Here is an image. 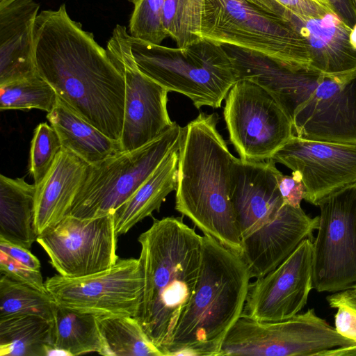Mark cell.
<instances>
[{
    "label": "cell",
    "mask_w": 356,
    "mask_h": 356,
    "mask_svg": "<svg viewBox=\"0 0 356 356\" xmlns=\"http://www.w3.org/2000/svg\"><path fill=\"white\" fill-rule=\"evenodd\" d=\"M33 49L38 73L76 115L110 138H121L125 81L106 49L69 15L65 5L37 16Z\"/></svg>",
    "instance_id": "cell-1"
},
{
    "label": "cell",
    "mask_w": 356,
    "mask_h": 356,
    "mask_svg": "<svg viewBox=\"0 0 356 356\" xmlns=\"http://www.w3.org/2000/svg\"><path fill=\"white\" fill-rule=\"evenodd\" d=\"M138 241L143 289L136 318L164 353L196 286L202 236L171 216L154 219Z\"/></svg>",
    "instance_id": "cell-2"
},
{
    "label": "cell",
    "mask_w": 356,
    "mask_h": 356,
    "mask_svg": "<svg viewBox=\"0 0 356 356\" xmlns=\"http://www.w3.org/2000/svg\"><path fill=\"white\" fill-rule=\"evenodd\" d=\"M219 116L201 112L183 127L175 209L204 234L241 255L242 241L231 201L234 156L217 129Z\"/></svg>",
    "instance_id": "cell-3"
},
{
    "label": "cell",
    "mask_w": 356,
    "mask_h": 356,
    "mask_svg": "<svg viewBox=\"0 0 356 356\" xmlns=\"http://www.w3.org/2000/svg\"><path fill=\"white\" fill-rule=\"evenodd\" d=\"M250 279L240 254L204 234L196 286L165 356H219L225 337L242 315Z\"/></svg>",
    "instance_id": "cell-4"
},
{
    "label": "cell",
    "mask_w": 356,
    "mask_h": 356,
    "mask_svg": "<svg viewBox=\"0 0 356 356\" xmlns=\"http://www.w3.org/2000/svg\"><path fill=\"white\" fill-rule=\"evenodd\" d=\"M139 70L170 92L188 97L197 108L221 106L238 81L234 62L222 44L202 40L186 47H169L130 35Z\"/></svg>",
    "instance_id": "cell-5"
},
{
    "label": "cell",
    "mask_w": 356,
    "mask_h": 356,
    "mask_svg": "<svg viewBox=\"0 0 356 356\" xmlns=\"http://www.w3.org/2000/svg\"><path fill=\"white\" fill-rule=\"evenodd\" d=\"M201 38L312 70L300 34L286 21L250 0H204Z\"/></svg>",
    "instance_id": "cell-6"
},
{
    "label": "cell",
    "mask_w": 356,
    "mask_h": 356,
    "mask_svg": "<svg viewBox=\"0 0 356 356\" xmlns=\"http://www.w3.org/2000/svg\"><path fill=\"white\" fill-rule=\"evenodd\" d=\"M183 127L176 122L145 145L88 164L67 216L92 219L113 213L152 175L164 158L179 147Z\"/></svg>",
    "instance_id": "cell-7"
},
{
    "label": "cell",
    "mask_w": 356,
    "mask_h": 356,
    "mask_svg": "<svg viewBox=\"0 0 356 356\" xmlns=\"http://www.w3.org/2000/svg\"><path fill=\"white\" fill-rule=\"evenodd\" d=\"M353 344L311 308L275 322L241 316L225 337L219 356H322L327 350Z\"/></svg>",
    "instance_id": "cell-8"
},
{
    "label": "cell",
    "mask_w": 356,
    "mask_h": 356,
    "mask_svg": "<svg viewBox=\"0 0 356 356\" xmlns=\"http://www.w3.org/2000/svg\"><path fill=\"white\" fill-rule=\"evenodd\" d=\"M223 115L229 141L243 161L268 160L295 136L292 121L273 95L248 79L233 85Z\"/></svg>",
    "instance_id": "cell-9"
},
{
    "label": "cell",
    "mask_w": 356,
    "mask_h": 356,
    "mask_svg": "<svg viewBox=\"0 0 356 356\" xmlns=\"http://www.w3.org/2000/svg\"><path fill=\"white\" fill-rule=\"evenodd\" d=\"M320 209L313 241V286L339 292L356 284V183L327 195Z\"/></svg>",
    "instance_id": "cell-10"
},
{
    "label": "cell",
    "mask_w": 356,
    "mask_h": 356,
    "mask_svg": "<svg viewBox=\"0 0 356 356\" xmlns=\"http://www.w3.org/2000/svg\"><path fill=\"white\" fill-rule=\"evenodd\" d=\"M106 49L125 81L124 120L120 140L122 152L134 150L152 141L174 124L167 108L170 91L139 70L125 26H115Z\"/></svg>",
    "instance_id": "cell-11"
},
{
    "label": "cell",
    "mask_w": 356,
    "mask_h": 356,
    "mask_svg": "<svg viewBox=\"0 0 356 356\" xmlns=\"http://www.w3.org/2000/svg\"><path fill=\"white\" fill-rule=\"evenodd\" d=\"M54 300L69 308L99 316L136 317L143 277L139 259H119L111 268L93 275L68 278L55 275L44 282Z\"/></svg>",
    "instance_id": "cell-12"
},
{
    "label": "cell",
    "mask_w": 356,
    "mask_h": 356,
    "mask_svg": "<svg viewBox=\"0 0 356 356\" xmlns=\"http://www.w3.org/2000/svg\"><path fill=\"white\" fill-rule=\"evenodd\" d=\"M113 213L80 219L66 216L36 241L61 276L79 278L104 271L119 259Z\"/></svg>",
    "instance_id": "cell-13"
},
{
    "label": "cell",
    "mask_w": 356,
    "mask_h": 356,
    "mask_svg": "<svg viewBox=\"0 0 356 356\" xmlns=\"http://www.w3.org/2000/svg\"><path fill=\"white\" fill-rule=\"evenodd\" d=\"M313 286V241L303 240L278 266L250 283L241 316L275 322L298 314Z\"/></svg>",
    "instance_id": "cell-14"
},
{
    "label": "cell",
    "mask_w": 356,
    "mask_h": 356,
    "mask_svg": "<svg viewBox=\"0 0 356 356\" xmlns=\"http://www.w3.org/2000/svg\"><path fill=\"white\" fill-rule=\"evenodd\" d=\"M293 125L294 135L302 139L356 144V70L324 74Z\"/></svg>",
    "instance_id": "cell-15"
},
{
    "label": "cell",
    "mask_w": 356,
    "mask_h": 356,
    "mask_svg": "<svg viewBox=\"0 0 356 356\" xmlns=\"http://www.w3.org/2000/svg\"><path fill=\"white\" fill-rule=\"evenodd\" d=\"M270 159L300 174L304 200L316 206L331 193L356 183V144L293 136Z\"/></svg>",
    "instance_id": "cell-16"
},
{
    "label": "cell",
    "mask_w": 356,
    "mask_h": 356,
    "mask_svg": "<svg viewBox=\"0 0 356 356\" xmlns=\"http://www.w3.org/2000/svg\"><path fill=\"white\" fill-rule=\"evenodd\" d=\"M286 21L304 40L310 68L325 74L356 70V25L350 29L334 13L307 17L276 0H250Z\"/></svg>",
    "instance_id": "cell-17"
},
{
    "label": "cell",
    "mask_w": 356,
    "mask_h": 356,
    "mask_svg": "<svg viewBox=\"0 0 356 356\" xmlns=\"http://www.w3.org/2000/svg\"><path fill=\"white\" fill-rule=\"evenodd\" d=\"M281 174L271 159L249 162L233 157L231 201L241 241L273 221L284 205L278 187Z\"/></svg>",
    "instance_id": "cell-18"
},
{
    "label": "cell",
    "mask_w": 356,
    "mask_h": 356,
    "mask_svg": "<svg viewBox=\"0 0 356 356\" xmlns=\"http://www.w3.org/2000/svg\"><path fill=\"white\" fill-rule=\"evenodd\" d=\"M222 45L232 58L238 80L248 79L266 88L292 122L296 113L309 99L324 74L289 66L252 51Z\"/></svg>",
    "instance_id": "cell-19"
},
{
    "label": "cell",
    "mask_w": 356,
    "mask_h": 356,
    "mask_svg": "<svg viewBox=\"0 0 356 356\" xmlns=\"http://www.w3.org/2000/svg\"><path fill=\"white\" fill-rule=\"evenodd\" d=\"M319 216L311 218L300 207L284 204L276 218L242 241L241 257L250 278H259L283 262L317 230Z\"/></svg>",
    "instance_id": "cell-20"
},
{
    "label": "cell",
    "mask_w": 356,
    "mask_h": 356,
    "mask_svg": "<svg viewBox=\"0 0 356 356\" xmlns=\"http://www.w3.org/2000/svg\"><path fill=\"white\" fill-rule=\"evenodd\" d=\"M39 8L33 0H0V85L38 73L33 31Z\"/></svg>",
    "instance_id": "cell-21"
},
{
    "label": "cell",
    "mask_w": 356,
    "mask_h": 356,
    "mask_svg": "<svg viewBox=\"0 0 356 356\" xmlns=\"http://www.w3.org/2000/svg\"><path fill=\"white\" fill-rule=\"evenodd\" d=\"M88 165L75 154L62 148L52 168L37 186L35 214L38 236L67 216Z\"/></svg>",
    "instance_id": "cell-22"
},
{
    "label": "cell",
    "mask_w": 356,
    "mask_h": 356,
    "mask_svg": "<svg viewBox=\"0 0 356 356\" xmlns=\"http://www.w3.org/2000/svg\"><path fill=\"white\" fill-rule=\"evenodd\" d=\"M179 147L172 150L131 197L115 211L118 236L126 234L154 211H159L166 197L176 190Z\"/></svg>",
    "instance_id": "cell-23"
},
{
    "label": "cell",
    "mask_w": 356,
    "mask_h": 356,
    "mask_svg": "<svg viewBox=\"0 0 356 356\" xmlns=\"http://www.w3.org/2000/svg\"><path fill=\"white\" fill-rule=\"evenodd\" d=\"M47 119L56 131L63 147L88 164L98 163L122 152L120 143L114 140L86 122L57 97Z\"/></svg>",
    "instance_id": "cell-24"
},
{
    "label": "cell",
    "mask_w": 356,
    "mask_h": 356,
    "mask_svg": "<svg viewBox=\"0 0 356 356\" xmlns=\"http://www.w3.org/2000/svg\"><path fill=\"white\" fill-rule=\"evenodd\" d=\"M37 186L0 175V238L29 249L36 241Z\"/></svg>",
    "instance_id": "cell-25"
},
{
    "label": "cell",
    "mask_w": 356,
    "mask_h": 356,
    "mask_svg": "<svg viewBox=\"0 0 356 356\" xmlns=\"http://www.w3.org/2000/svg\"><path fill=\"white\" fill-rule=\"evenodd\" d=\"M54 345V321L22 315L0 318L1 356H45Z\"/></svg>",
    "instance_id": "cell-26"
},
{
    "label": "cell",
    "mask_w": 356,
    "mask_h": 356,
    "mask_svg": "<svg viewBox=\"0 0 356 356\" xmlns=\"http://www.w3.org/2000/svg\"><path fill=\"white\" fill-rule=\"evenodd\" d=\"M99 315L77 311L56 302L54 309V346L70 356L100 354L102 339Z\"/></svg>",
    "instance_id": "cell-27"
},
{
    "label": "cell",
    "mask_w": 356,
    "mask_h": 356,
    "mask_svg": "<svg viewBox=\"0 0 356 356\" xmlns=\"http://www.w3.org/2000/svg\"><path fill=\"white\" fill-rule=\"evenodd\" d=\"M102 339L99 355L105 356H165L149 339L136 317L99 316Z\"/></svg>",
    "instance_id": "cell-28"
},
{
    "label": "cell",
    "mask_w": 356,
    "mask_h": 356,
    "mask_svg": "<svg viewBox=\"0 0 356 356\" xmlns=\"http://www.w3.org/2000/svg\"><path fill=\"white\" fill-rule=\"evenodd\" d=\"M55 304L48 292L0 274V318L33 315L54 321Z\"/></svg>",
    "instance_id": "cell-29"
},
{
    "label": "cell",
    "mask_w": 356,
    "mask_h": 356,
    "mask_svg": "<svg viewBox=\"0 0 356 356\" xmlns=\"http://www.w3.org/2000/svg\"><path fill=\"white\" fill-rule=\"evenodd\" d=\"M57 95L38 73L0 85V110L39 109L49 113L56 105Z\"/></svg>",
    "instance_id": "cell-30"
},
{
    "label": "cell",
    "mask_w": 356,
    "mask_h": 356,
    "mask_svg": "<svg viewBox=\"0 0 356 356\" xmlns=\"http://www.w3.org/2000/svg\"><path fill=\"white\" fill-rule=\"evenodd\" d=\"M204 2V0H164L163 29L177 47H186L202 40Z\"/></svg>",
    "instance_id": "cell-31"
},
{
    "label": "cell",
    "mask_w": 356,
    "mask_h": 356,
    "mask_svg": "<svg viewBox=\"0 0 356 356\" xmlns=\"http://www.w3.org/2000/svg\"><path fill=\"white\" fill-rule=\"evenodd\" d=\"M63 148L55 129L46 122L35 129L31 143L29 172L38 186L52 168Z\"/></svg>",
    "instance_id": "cell-32"
},
{
    "label": "cell",
    "mask_w": 356,
    "mask_h": 356,
    "mask_svg": "<svg viewBox=\"0 0 356 356\" xmlns=\"http://www.w3.org/2000/svg\"><path fill=\"white\" fill-rule=\"evenodd\" d=\"M164 0H138L134 5L129 31L131 37L161 44L168 38L163 25Z\"/></svg>",
    "instance_id": "cell-33"
},
{
    "label": "cell",
    "mask_w": 356,
    "mask_h": 356,
    "mask_svg": "<svg viewBox=\"0 0 356 356\" xmlns=\"http://www.w3.org/2000/svg\"><path fill=\"white\" fill-rule=\"evenodd\" d=\"M0 274H3L40 291L47 292L40 270L32 269L1 251Z\"/></svg>",
    "instance_id": "cell-34"
},
{
    "label": "cell",
    "mask_w": 356,
    "mask_h": 356,
    "mask_svg": "<svg viewBox=\"0 0 356 356\" xmlns=\"http://www.w3.org/2000/svg\"><path fill=\"white\" fill-rule=\"evenodd\" d=\"M278 187L284 204L300 207L305 188L301 175L298 171H292L291 175H284L282 173L278 178Z\"/></svg>",
    "instance_id": "cell-35"
},
{
    "label": "cell",
    "mask_w": 356,
    "mask_h": 356,
    "mask_svg": "<svg viewBox=\"0 0 356 356\" xmlns=\"http://www.w3.org/2000/svg\"><path fill=\"white\" fill-rule=\"evenodd\" d=\"M335 308V330L343 337L356 342V309L345 302Z\"/></svg>",
    "instance_id": "cell-36"
},
{
    "label": "cell",
    "mask_w": 356,
    "mask_h": 356,
    "mask_svg": "<svg viewBox=\"0 0 356 356\" xmlns=\"http://www.w3.org/2000/svg\"><path fill=\"white\" fill-rule=\"evenodd\" d=\"M291 11L307 17H320L334 13L329 5L321 0H276Z\"/></svg>",
    "instance_id": "cell-37"
},
{
    "label": "cell",
    "mask_w": 356,
    "mask_h": 356,
    "mask_svg": "<svg viewBox=\"0 0 356 356\" xmlns=\"http://www.w3.org/2000/svg\"><path fill=\"white\" fill-rule=\"evenodd\" d=\"M0 251L32 269L40 270V261L26 248L0 238Z\"/></svg>",
    "instance_id": "cell-38"
},
{
    "label": "cell",
    "mask_w": 356,
    "mask_h": 356,
    "mask_svg": "<svg viewBox=\"0 0 356 356\" xmlns=\"http://www.w3.org/2000/svg\"><path fill=\"white\" fill-rule=\"evenodd\" d=\"M334 13L349 28L356 25V7L353 0H324Z\"/></svg>",
    "instance_id": "cell-39"
},
{
    "label": "cell",
    "mask_w": 356,
    "mask_h": 356,
    "mask_svg": "<svg viewBox=\"0 0 356 356\" xmlns=\"http://www.w3.org/2000/svg\"><path fill=\"white\" fill-rule=\"evenodd\" d=\"M354 296H356V284L350 286L348 289L341 291V292H336L327 296V300L329 305L333 308L334 306L340 301Z\"/></svg>",
    "instance_id": "cell-40"
},
{
    "label": "cell",
    "mask_w": 356,
    "mask_h": 356,
    "mask_svg": "<svg viewBox=\"0 0 356 356\" xmlns=\"http://www.w3.org/2000/svg\"><path fill=\"white\" fill-rule=\"evenodd\" d=\"M342 302H345V303H346V304H348V305H350L351 307H353L356 309V296L348 298H346L345 300H341L338 304H340V303H342Z\"/></svg>",
    "instance_id": "cell-41"
},
{
    "label": "cell",
    "mask_w": 356,
    "mask_h": 356,
    "mask_svg": "<svg viewBox=\"0 0 356 356\" xmlns=\"http://www.w3.org/2000/svg\"><path fill=\"white\" fill-rule=\"evenodd\" d=\"M127 1L132 3L134 5H135L138 0H127Z\"/></svg>",
    "instance_id": "cell-42"
},
{
    "label": "cell",
    "mask_w": 356,
    "mask_h": 356,
    "mask_svg": "<svg viewBox=\"0 0 356 356\" xmlns=\"http://www.w3.org/2000/svg\"><path fill=\"white\" fill-rule=\"evenodd\" d=\"M353 2H354V3L355 5V7H356V0H353Z\"/></svg>",
    "instance_id": "cell-43"
},
{
    "label": "cell",
    "mask_w": 356,
    "mask_h": 356,
    "mask_svg": "<svg viewBox=\"0 0 356 356\" xmlns=\"http://www.w3.org/2000/svg\"><path fill=\"white\" fill-rule=\"evenodd\" d=\"M321 1H324V0H321ZM324 2H325V1H324ZM325 3H326V2H325Z\"/></svg>",
    "instance_id": "cell-44"
}]
</instances>
